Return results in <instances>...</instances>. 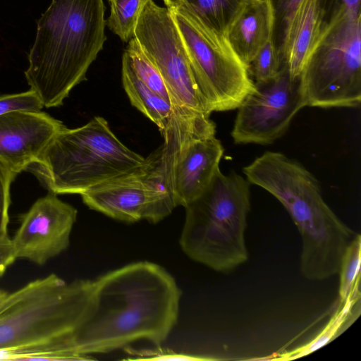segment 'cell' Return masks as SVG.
<instances>
[{
	"mask_svg": "<svg viewBox=\"0 0 361 361\" xmlns=\"http://www.w3.org/2000/svg\"><path fill=\"white\" fill-rule=\"evenodd\" d=\"M254 91L237 108L231 130L237 144L269 145L283 136L303 107L299 79H292L282 66L279 74L265 82H255Z\"/></svg>",
	"mask_w": 361,
	"mask_h": 361,
	"instance_id": "obj_12",
	"label": "cell"
},
{
	"mask_svg": "<svg viewBox=\"0 0 361 361\" xmlns=\"http://www.w3.org/2000/svg\"><path fill=\"white\" fill-rule=\"evenodd\" d=\"M159 147L169 188L177 206L186 207L209 186L224 152L210 115L173 109Z\"/></svg>",
	"mask_w": 361,
	"mask_h": 361,
	"instance_id": "obj_8",
	"label": "cell"
},
{
	"mask_svg": "<svg viewBox=\"0 0 361 361\" xmlns=\"http://www.w3.org/2000/svg\"><path fill=\"white\" fill-rule=\"evenodd\" d=\"M171 11L208 112L236 109L255 88L249 67L228 42L209 36L184 12Z\"/></svg>",
	"mask_w": 361,
	"mask_h": 361,
	"instance_id": "obj_9",
	"label": "cell"
},
{
	"mask_svg": "<svg viewBox=\"0 0 361 361\" xmlns=\"http://www.w3.org/2000/svg\"><path fill=\"white\" fill-rule=\"evenodd\" d=\"M148 1L108 0L111 11L106 25L123 42H128L135 36L140 14Z\"/></svg>",
	"mask_w": 361,
	"mask_h": 361,
	"instance_id": "obj_20",
	"label": "cell"
},
{
	"mask_svg": "<svg viewBox=\"0 0 361 361\" xmlns=\"http://www.w3.org/2000/svg\"><path fill=\"white\" fill-rule=\"evenodd\" d=\"M43 107L39 98L31 90L20 93L0 95V114L14 110L39 111Z\"/></svg>",
	"mask_w": 361,
	"mask_h": 361,
	"instance_id": "obj_25",
	"label": "cell"
},
{
	"mask_svg": "<svg viewBox=\"0 0 361 361\" xmlns=\"http://www.w3.org/2000/svg\"><path fill=\"white\" fill-rule=\"evenodd\" d=\"M359 280L322 331L310 342L288 352L277 353L267 360H291L309 355L337 338L358 318L361 312Z\"/></svg>",
	"mask_w": 361,
	"mask_h": 361,
	"instance_id": "obj_18",
	"label": "cell"
},
{
	"mask_svg": "<svg viewBox=\"0 0 361 361\" xmlns=\"http://www.w3.org/2000/svg\"><path fill=\"white\" fill-rule=\"evenodd\" d=\"M250 184L267 190L285 207L302 241L300 271L312 281L338 274L343 255L357 233L324 200L319 183L299 161L265 152L243 168Z\"/></svg>",
	"mask_w": 361,
	"mask_h": 361,
	"instance_id": "obj_3",
	"label": "cell"
},
{
	"mask_svg": "<svg viewBox=\"0 0 361 361\" xmlns=\"http://www.w3.org/2000/svg\"><path fill=\"white\" fill-rule=\"evenodd\" d=\"M274 16L269 0H247L230 27L228 42L248 67L257 52L273 39Z\"/></svg>",
	"mask_w": 361,
	"mask_h": 361,
	"instance_id": "obj_16",
	"label": "cell"
},
{
	"mask_svg": "<svg viewBox=\"0 0 361 361\" xmlns=\"http://www.w3.org/2000/svg\"><path fill=\"white\" fill-rule=\"evenodd\" d=\"M246 1L247 0H183L176 9L188 15L212 37L228 42V30Z\"/></svg>",
	"mask_w": 361,
	"mask_h": 361,
	"instance_id": "obj_17",
	"label": "cell"
},
{
	"mask_svg": "<svg viewBox=\"0 0 361 361\" xmlns=\"http://www.w3.org/2000/svg\"><path fill=\"white\" fill-rule=\"evenodd\" d=\"M282 69V61L273 39L255 55L249 66L255 82H265L275 78Z\"/></svg>",
	"mask_w": 361,
	"mask_h": 361,
	"instance_id": "obj_23",
	"label": "cell"
},
{
	"mask_svg": "<svg viewBox=\"0 0 361 361\" xmlns=\"http://www.w3.org/2000/svg\"><path fill=\"white\" fill-rule=\"evenodd\" d=\"M63 123L41 111L0 114V161L16 175L35 163Z\"/></svg>",
	"mask_w": 361,
	"mask_h": 361,
	"instance_id": "obj_14",
	"label": "cell"
},
{
	"mask_svg": "<svg viewBox=\"0 0 361 361\" xmlns=\"http://www.w3.org/2000/svg\"><path fill=\"white\" fill-rule=\"evenodd\" d=\"M183 0H163L164 4L170 10L176 9Z\"/></svg>",
	"mask_w": 361,
	"mask_h": 361,
	"instance_id": "obj_29",
	"label": "cell"
},
{
	"mask_svg": "<svg viewBox=\"0 0 361 361\" xmlns=\"http://www.w3.org/2000/svg\"><path fill=\"white\" fill-rule=\"evenodd\" d=\"M302 0H269L274 16L273 40L280 54L286 25Z\"/></svg>",
	"mask_w": 361,
	"mask_h": 361,
	"instance_id": "obj_24",
	"label": "cell"
},
{
	"mask_svg": "<svg viewBox=\"0 0 361 361\" xmlns=\"http://www.w3.org/2000/svg\"><path fill=\"white\" fill-rule=\"evenodd\" d=\"M361 236L356 233L347 246L340 264L338 302L345 300L355 283L360 280Z\"/></svg>",
	"mask_w": 361,
	"mask_h": 361,
	"instance_id": "obj_22",
	"label": "cell"
},
{
	"mask_svg": "<svg viewBox=\"0 0 361 361\" xmlns=\"http://www.w3.org/2000/svg\"><path fill=\"white\" fill-rule=\"evenodd\" d=\"M250 183L240 174L219 169L205 190L185 208L180 245L191 259L219 272L248 259L245 243Z\"/></svg>",
	"mask_w": 361,
	"mask_h": 361,
	"instance_id": "obj_6",
	"label": "cell"
},
{
	"mask_svg": "<svg viewBox=\"0 0 361 361\" xmlns=\"http://www.w3.org/2000/svg\"><path fill=\"white\" fill-rule=\"evenodd\" d=\"M361 16L324 24L299 77L305 106L355 108L361 102Z\"/></svg>",
	"mask_w": 361,
	"mask_h": 361,
	"instance_id": "obj_7",
	"label": "cell"
},
{
	"mask_svg": "<svg viewBox=\"0 0 361 361\" xmlns=\"http://www.w3.org/2000/svg\"><path fill=\"white\" fill-rule=\"evenodd\" d=\"M121 71L123 88L132 105L154 123L159 130L164 128L173 111L171 103L139 79L125 52Z\"/></svg>",
	"mask_w": 361,
	"mask_h": 361,
	"instance_id": "obj_19",
	"label": "cell"
},
{
	"mask_svg": "<svg viewBox=\"0 0 361 361\" xmlns=\"http://www.w3.org/2000/svg\"><path fill=\"white\" fill-rule=\"evenodd\" d=\"M324 24L341 16H361V0H319Z\"/></svg>",
	"mask_w": 361,
	"mask_h": 361,
	"instance_id": "obj_27",
	"label": "cell"
},
{
	"mask_svg": "<svg viewBox=\"0 0 361 361\" xmlns=\"http://www.w3.org/2000/svg\"><path fill=\"white\" fill-rule=\"evenodd\" d=\"M6 293V292L0 290V300L5 295Z\"/></svg>",
	"mask_w": 361,
	"mask_h": 361,
	"instance_id": "obj_30",
	"label": "cell"
},
{
	"mask_svg": "<svg viewBox=\"0 0 361 361\" xmlns=\"http://www.w3.org/2000/svg\"><path fill=\"white\" fill-rule=\"evenodd\" d=\"M16 259L11 239L9 237H0V276Z\"/></svg>",
	"mask_w": 361,
	"mask_h": 361,
	"instance_id": "obj_28",
	"label": "cell"
},
{
	"mask_svg": "<svg viewBox=\"0 0 361 361\" xmlns=\"http://www.w3.org/2000/svg\"><path fill=\"white\" fill-rule=\"evenodd\" d=\"M324 26L319 0H302L286 25L280 49L282 66L292 79H299Z\"/></svg>",
	"mask_w": 361,
	"mask_h": 361,
	"instance_id": "obj_15",
	"label": "cell"
},
{
	"mask_svg": "<svg viewBox=\"0 0 361 361\" xmlns=\"http://www.w3.org/2000/svg\"><path fill=\"white\" fill-rule=\"evenodd\" d=\"M128 43L124 52L127 54L135 73L149 88L171 103L167 87L157 68L142 51L135 37Z\"/></svg>",
	"mask_w": 361,
	"mask_h": 361,
	"instance_id": "obj_21",
	"label": "cell"
},
{
	"mask_svg": "<svg viewBox=\"0 0 361 361\" xmlns=\"http://www.w3.org/2000/svg\"><path fill=\"white\" fill-rule=\"evenodd\" d=\"M77 210L49 192L20 217L11 239L15 256L42 265L63 252L77 219Z\"/></svg>",
	"mask_w": 361,
	"mask_h": 361,
	"instance_id": "obj_13",
	"label": "cell"
},
{
	"mask_svg": "<svg viewBox=\"0 0 361 361\" xmlns=\"http://www.w3.org/2000/svg\"><path fill=\"white\" fill-rule=\"evenodd\" d=\"M134 37L161 73L172 109L210 115L195 82L171 11L149 0L140 14Z\"/></svg>",
	"mask_w": 361,
	"mask_h": 361,
	"instance_id": "obj_11",
	"label": "cell"
},
{
	"mask_svg": "<svg viewBox=\"0 0 361 361\" xmlns=\"http://www.w3.org/2000/svg\"><path fill=\"white\" fill-rule=\"evenodd\" d=\"M181 291L162 267L133 262L94 279L91 305L69 346L72 360L92 359L140 340L159 347L176 325Z\"/></svg>",
	"mask_w": 361,
	"mask_h": 361,
	"instance_id": "obj_1",
	"label": "cell"
},
{
	"mask_svg": "<svg viewBox=\"0 0 361 361\" xmlns=\"http://www.w3.org/2000/svg\"><path fill=\"white\" fill-rule=\"evenodd\" d=\"M103 0H51L37 20L25 72L44 106L63 104L106 39Z\"/></svg>",
	"mask_w": 361,
	"mask_h": 361,
	"instance_id": "obj_4",
	"label": "cell"
},
{
	"mask_svg": "<svg viewBox=\"0 0 361 361\" xmlns=\"http://www.w3.org/2000/svg\"><path fill=\"white\" fill-rule=\"evenodd\" d=\"M94 280L50 274L0 300V355L9 360H71L69 346L90 310Z\"/></svg>",
	"mask_w": 361,
	"mask_h": 361,
	"instance_id": "obj_2",
	"label": "cell"
},
{
	"mask_svg": "<svg viewBox=\"0 0 361 361\" xmlns=\"http://www.w3.org/2000/svg\"><path fill=\"white\" fill-rule=\"evenodd\" d=\"M80 195L91 209L129 223L146 220L156 224L176 207L160 147L146 157L142 165Z\"/></svg>",
	"mask_w": 361,
	"mask_h": 361,
	"instance_id": "obj_10",
	"label": "cell"
},
{
	"mask_svg": "<svg viewBox=\"0 0 361 361\" xmlns=\"http://www.w3.org/2000/svg\"><path fill=\"white\" fill-rule=\"evenodd\" d=\"M145 161L118 139L104 118L95 116L79 128L64 126L26 171L51 192L81 195Z\"/></svg>",
	"mask_w": 361,
	"mask_h": 361,
	"instance_id": "obj_5",
	"label": "cell"
},
{
	"mask_svg": "<svg viewBox=\"0 0 361 361\" xmlns=\"http://www.w3.org/2000/svg\"><path fill=\"white\" fill-rule=\"evenodd\" d=\"M17 175L0 161V237H8L10 187Z\"/></svg>",
	"mask_w": 361,
	"mask_h": 361,
	"instance_id": "obj_26",
	"label": "cell"
}]
</instances>
